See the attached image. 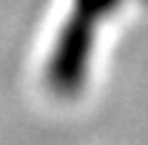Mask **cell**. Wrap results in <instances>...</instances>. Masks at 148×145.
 <instances>
[{"mask_svg":"<svg viewBox=\"0 0 148 145\" xmlns=\"http://www.w3.org/2000/svg\"><path fill=\"white\" fill-rule=\"evenodd\" d=\"M121 0H73L48 58V83L60 95H75L88 75L95 28Z\"/></svg>","mask_w":148,"mask_h":145,"instance_id":"1","label":"cell"}]
</instances>
